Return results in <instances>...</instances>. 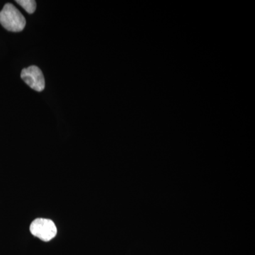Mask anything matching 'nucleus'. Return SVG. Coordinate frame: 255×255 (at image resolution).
<instances>
[{
    "label": "nucleus",
    "instance_id": "7ed1b4c3",
    "mask_svg": "<svg viewBox=\"0 0 255 255\" xmlns=\"http://www.w3.org/2000/svg\"><path fill=\"white\" fill-rule=\"evenodd\" d=\"M21 78L23 82L36 92H42L45 88V79L41 70L35 65L23 69Z\"/></svg>",
    "mask_w": 255,
    "mask_h": 255
},
{
    "label": "nucleus",
    "instance_id": "20e7f679",
    "mask_svg": "<svg viewBox=\"0 0 255 255\" xmlns=\"http://www.w3.org/2000/svg\"><path fill=\"white\" fill-rule=\"evenodd\" d=\"M16 2L28 14H33L36 11V2L33 0H17Z\"/></svg>",
    "mask_w": 255,
    "mask_h": 255
},
{
    "label": "nucleus",
    "instance_id": "f03ea898",
    "mask_svg": "<svg viewBox=\"0 0 255 255\" xmlns=\"http://www.w3.org/2000/svg\"><path fill=\"white\" fill-rule=\"evenodd\" d=\"M29 229L34 237L44 242L52 241L58 233L56 226L52 220L41 218L35 219L30 225Z\"/></svg>",
    "mask_w": 255,
    "mask_h": 255
},
{
    "label": "nucleus",
    "instance_id": "f257e3e1",
    "mask_svg": "<svg viewBox=\"0 0 255 255\" xmlns=\"http://www.w3.org/2000/svg\"><path fill=\"white\" fill-rule=\"evenodd\" d=\"M0 23L8 31L20 32L24 29L26 19L17 8L7 3L0 11Z\"/></svg>",
    "mask_w": 255,
    "mask_h": 255
}]
</instances>
